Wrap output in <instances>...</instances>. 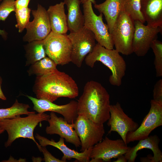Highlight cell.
Wrapping results in <instances>:
<instances>
[{"mask_svg": "<svg viewBox=\"0 0 162 162\" xmlns=\"http://www.w3.org/2000/svg\"><path fill=\"white\" fill-rule=\"evenodd\" d=\"M77 102L78 115L101 124H104L109 119L110 96L100 83L94 80L88 81Z\"/></svg>", "mask_w": 162, "mask_h": 162, "instance_id": "cell-1", "label": "cell"}, {"mask_svg": "<svg viewBox=\"0 0 162 162\" xmlns=\"http://www.w3.org/2000/svg\"><path fill=\"white\" fill-rule=\"evenodd\" d=\"M34 92L37 98L52 102L60 97L75 98L79 94V88L75 81L68 74L57 69L37 76Z\"/></svg>", "mask_w": 162, "mask_h": 162, "instance_id": "cell-2", "label": "cell"}, {"mask_svg": "<svg viewBox=\"0 0 162 162\" xmlns=\"http://www.w3.org/2000/svg\"><path fill=\"white\" fill-rule=\"evenodd\" d=\"M116 49H107L98 43L93 50L85 59L86 65L92 68L96 62H100L110 70L111 74L109 78L110 83L119 86L125 75L126 69V62Z\"/></svg>", "mask_w": 162, "mask_h": 162, "instance_id": "cell-3", "label": "cell"}, {"mask_svg": "<svg viewBox=\"0 0 162 162\" xmlns=\"http://www.w3.org/2000/svg\"><path fill=\"white\" fill-rule=\"evenodd\" d=\"M50 118V115L44 112L31 114L25 117L18 116L0 121V126L6 130L8 135L5 147L10 146L18 138H23L32 140L38 147L40 145L35 139L34 131L38 123L43 121H47Z\"/></svg>", "mask_w": 162, "mask_h": 162, "instance_id": "cell-4", "label": "cell"}, {"mask_svg": "<svg viewBox=\"0 0 162 162\" xmlns=\"http://www.w3.org/2000/svg\"><path fill=\"white\" fill-rule=\"evenodd\" d=\"M134 20L122 9L110 34L114 46L119 53L128 56L133 53Z\"/></svg>", "mask_w": 162, "mask_h": 162, "instance_id": "cell-5", "label": "cell"}, {"mask_svg": "<svg viewBox=\"0 0 162 162\" xmlns=\"http://www.w3.org/2000/svg\"><path fill=\"white\" fill-rule=\"evenodd\" d=\"M84 26L94 34L98 43L105 48L113 49L114 45L107 24L103 21V14L97 15L94 11L90 1L83 4Z\"/></svg>", "mask_w": 162, "mask_h": 162, "instance_id": "cell-6", "label": "cell"}, {"mask_svg": "<svg viewBox=\"0 0 162 162\" xmlns=\"http://www.w3.org/2000/svg\"><path fill=\"white\" fill-rule=\"evenodd\" d=\"M43 42L46 55L57 65H63L71 62L72 45L67 34L51 31Z\"/></svg>", "mask_w": 162, "mask_h": 162, "instance_id": "cell-7", "label": "cell"}, {"mask_svg": "<svg viewBox=\"0 0 162 162\" xmlns=\"http://www.w3.org/2000/svg\"><path fill=\"white\" fill-rule=\"evenodd\" d=\"M74 128L81 142V152L101 141L105 133L104 124L96 123L80 115L74 123Z\"/></svg>", "mask_w": 162, "mask_h": 162, "instance_id": "cell-8", "label": "cell"}, {"mask_svg": "<svg viewBox=\"0 0 162 162\" xmlns=\"http://www.w3.org/2000/svg\"><path fill=\"white\" fill-rule=\"evenodd\" d=\"M67 35L72 45L71 62L80 68L86 57L92 52L96 45L94 35L84 26Z\"/></svg>", "mask_w": 162, "mask_h": 162, "instance_id": "cell-9", "label": "cell"}, {"mask_svg": "<svg viewBox=\"0 0 162 162\" xmlns=\"http://www.w3.org/2000/svg\"><path fill=\"white\" fill-rule=\"evenodd\" d=\"M162 125V103L151 100L149 111L141 125L135 131L127 134V144L147 137L152 131Z\"/></svg>", "mask_w": 162, "mask_h": 162, "instance_id": "cell-10", "label": "cell"}, {"mask_svg": "<svg viewBox=\"0 0 162 162\" xmlns=\"http://www.w3.org/2000/svg\"><path fill=\"white\" fill-rule=\"evenodd\" d=\"M31 13L33 20L29 22L26 26V33L22 37V40L29 42L43 40L51 31L47 10L41 5L38 4L37 9L32 10Z\"/></svg>", "mask_w": 162, "mask_h": 162, "instance_id": "cell-11", "label": "cell"}, {"mask_svg": "<svg viewBox=\"0 0 162 162\" xmlns=\"http://www.w3.org/2000/svg\"><path fill=\"white\" fill-rule=\"evenodd\" d=\"M130 147L122 139L112 140L106 136L92 147L90 158L98 162H109L113 158L124 155Z\"/></svg>", "mask_w": 162, "mask_h": 162, "instance_id": "cell-12", "label": "cell"}, {"mask_svg": "<svg viewBox=\"0 0 162 162\" xmlns=\"http://www.w3.org/2000/svg\"><path fill=\"white\" fill-rule=\"evenodd\" d=\"M135 31L132 42L133 52L139 57L145 56L153 40L157 39L162 28L145 25L140 21H134Z\"/></svg>", "mask_w": 162, "mask_h": 162, "instance_id": "cell-13", "label": "cell"}, {"mask_svg": "<svg viewBox=\"0 0 162 162\" xmlns=\"http://www.w3.org/2000/svg\"><path fill=\"white\" fill-rule=\"evenodd\" d=\"M108 121L107 124L110 127L108 134L112 131L116 132L126 144L128 133L135 131L139 126L137 122L125 114L118 102L110 105V117Z\"/></svg>", "mask_w": 162, "mask_h": 162, "instance_id": "cell-14", "label": "cell"}, {"mask_svg": "<svg viewBox=\"0 0 162 162\" xmlns=\"http://www.w3.org/2000/svg\"><path fill=\"white\" fill-rule=\"evenodd\" d=\"M26 96L32 101L33 109L38 113L51 111L60 114L69 124H74L78 115L77 112V102L73 100L64 105H58L47 100Z\"/></svg>", "mask_w": 162, "mask_h": 162, "instance_id": "cell-15", "label": "cell"}, {"mask_svg": "<svg viewBox=\"0 0 162 162\" xmlns=\"http://www.w3.org/2000/svg\"><path fill=\"white\" fill-rule=\"evenodd\" d=\"M47 121L49 123L45 130L47 134L58 135L66 142L73 144L76 147L80 146L81 142L74 128V124L68 123L63 118L58 117L53 112H51Z\"/></svg>", "mask_w": 162, "mask_h": 162, "instance_id": "cell-16", "label": "cell"}, {"mask_svg": "<svg viewBox=\"0 0 162 162\" xmlns=\"http://www.w3.org/2000/svg\"><path fill=\"white\" fill-rule=\"evenodd\" d=\"M35 137L38 140L41 146L46 147L48 145L51 146L59 149L63 154L61 160L64 162L73 158L80 162H88L90 160V155L92 147L83 152H79L69 148L65 144L64 139L63 138L60 137L58 141L56 142L53 139L50 140L38 134H36Z\"/></svg>", "mask_w": 162, "mask_h": 162, "instance_id": "cell-17", "label": "cell"}, {"mask_svg": "<svg viewBox=\"0 0 162 162\" xmlns=\"http://www.w3.org/2000/svg\"><path fill=\"white\" fill-rule=\"evenodd\" d=\"M160 139L156 135H151L147 137L139 140L135 146L130 147L124 155L128 162H134L137 156V152L144 148L150 149L152 151L154 155L149 156L150 162H161L162 152L159 144Z\"/></svg>", "mask_w": 162, "mask_h": 162, "instance_id": "cell-18", "label": "cell"}, {"mask_svg": "<svg viewBox=\"0 0 162 162\" xmlns=\"http://www.w3.org/2000/svg\"><path fill=\"white\" fill-rule=\"evenodd\" d=\"M140 6L147 25L162 28V0H140Z\"/></svg>", "mask_w": 162, "mask_h": 162, "instance_id": "cell-19", "label": "cell"}, {"mask_svg": "<svg viewBox=\"0 0 162 162\" xmlns=\"http://www.w3.org/2000/svg\"><path fill=\"white\" fill-rule=\"evenodd\" d=\"M63 2L50 6L47 10L51 32L60 34H66L68 30L67 19Z\"/></svg>", "mask_w": 162, "mask_h": 162, "instance_id": "cell-20", "label": "cell"}, {"mask_svg": "<svg viewBox=\"0 0 162 162\" xmlns=\"http://www.w3.org/2000/svg\"><path fill=\"white\" fill-rule=\"evenodd\" d=\"M68 11L67 15L68 30L78 31L84 26V18L80 8L81 0H64Z\"/></svg>", "mask_w": 162, "mask_h": 162, "instance_id": "cell-21", "label": "cell"}, {"mask_svg": "<svg viewBox=\"0 0 162 162\" xmlns=\"http://www.w3.org/2000/svg\"><path fill=\"white\" fill-rule=\"evenodd\" d=\"M94 6L104 15L110 34L122 10V0H106L102 3L95 4Z\"/></svg>", "mask_w": 162, "mask_h": 162, "instance_id": "cell-22", "label": "cell"}, {"mask_svg": "<svg viewBox=\"0 0 162 162\" xmlns=\"http://www.w3.org/2000/svg\"><path fill=\"white\" fill-rule=\"evenodd\" d=\"M25 56L27 64H34L46 57L43 40L33 41L25 45Z\"/></svg>", "mask_w": 162, "mask_h": 162, "instance_id": "cell-23", "label": "cell"}, {"mask_svg": "<svg viewBox=\"0 0 162 162\" xmlns=\"http://www.w3.org/2000/svg\"><path fill=\"white\" fill-rule=\"evenodd\" d=\"M57 65L53 60L46 56L32 64L29 70V74H35L37 76H42L57 70Z\"/></svg>", "mask_w": 162, "mask_h": 162, "instance_id": "cell-24", "label": "cell"}, {"mask_svg": "<svg viewBox=\"0 0 162 162\" xmlns=\"http://www.w3.org/2000/svg\"><path fill=\"white\" fill-rule=\"evenodd\" d=\"M29 105L18 102L16 100L12 106L7 108L0 109V121L4 119L11 118L16 116L25 114L28 115L35 113L34 111H29Z\"/></svg>", "mask_w": 162, "mask_h": 162, "instance_id": "cell-25", "label": "cell"}, {"mask_svg": "<svg viewBox=\"0 0 162 162\" xmlns=\"http://www.w3.org/2000/svg\"><path fill=\"white\" fill-rule=\"evenodd\" d=\"M122 9L134 20L144 23L145 21L141 11L140 0H122Z\"/></svg>", "mask_w": 162, "mask_h": 162, "instance_id": "cell-26", "label": "cell"}, {"mask_svg": "<svg viewBox=\"0 0 162 162\" xmlns=\"http://www.w3.org/2000/svg\"><path fill=\"white\" fill-rule=\"evenodd\" d=\"M31 11L28 7L16 9L14 12L17 23L15 26L19 33L22 32L30 22Z\"/></svg>", "mask_w": 162, "mask_h": 162, "instance_id": "cell-27", "label": "cell"}, {"mask_svg": "<svg viewBox=\"0 0 162 162\" xmlns=\"http://www.w3.org/2000/svg\"><path fill=\"white\" fill-rule=\"evenodd\" d=\"M151 48L155 56L154 64L157 77L162 76V42L155 39L152 42Z\"/></svg>", "mask_w": 162, "mask_h": 162, "instance_id": "cell-28", "label": "cell"}, {"mask_svg": "<svg viewBox=\"0 0 162 162\" xmlns=\"http://www.w3.org/2000/svg\"><path fill=\"white\" fill-rule=\"evenodd\" d=\"M16 0H2L0 4V21H5L10 14L16 10Z\"/></svg>", "mask_w": 162, "mask_h": 162, "instance_id": "cell-29", "label": "cell"}, {"mask_svg": "<svg viewBox=\"0 0 162 162\" xmlns=\"http://www.w3.org/2000/svg\"><path fill=\"white\" fill-rule=\"evenodd\" d=\"M154 100L162 103V79L158 81L154 85L153 90Z\"/></svg>", "mask_w": 162, "mask_h": 162, "instance_id": "cell-30", "label": "cell"}, {"mask_svg": "<svg viewBox=\"0 0 162 162\" xmlns=\"http://www.w3.org/2000/svg\"><path fill=\"white\" fill-rule=\"evenodd\" d=\"M40 152L43 153L45 162H64L61 160L58 159L53 156L46 149V147L40 145L38 148Z\"/></svg>", "mask_w": 162, "mask_h": 162, "instance_id": "cell-31", "label": "cell"}, {"mask_svg": "<svg viewBox=\"0 0 162 162\" xmlns=\"http://www.w3.org/2000/svg\"><path fill=\"white\" fill-rule=\"evenodd\" d=\"M31 0H16L15 6L16 9L28 7Z\"/></svg>", "mask_w": 162, "mask_h": 162, "instance_id": "cell-32", "label": "cell"}, {"mask_svg": "<svg viewBox=\"0 0 162 162\" xmlns=\"http://www.w3.org/2000/svg\"><path fill=\"white\" fill-rule=\"evenodd\" d=\"M117 158V159L115 161V162H126L128 161V160L125 157L124 155H122L119 156Z\"/></svg>", "mask_w": 162, "mask_h": 162, "instance_id": "cell-33", "label": "cell"}, {"mask_svg": "<svg viewBox=\"0 0 162 162\" xmlns=\"http://www.w3.org/2000/svg\"><path fill=\"white\" fill-rule=\"evenodd\" d=\"M0 35L4 40H6L8 37V33L5 30L0 29Z\"/></svg>", "mask_w": 162, "mask_h": 162, "instance_id": "cell-34", "label": "cell"}, {"mask_svg": "<svg viewBox=\"0 0 162 162\" xmlns=\"http://www.w3.org/2000/svg\"><path fill=\"white\" fill-rule=\"evenodd\" d=\"M0 99L2 100H5L7 99L6 97L4 94L1 88V82L0 78Z\"/></svg>", "mask_w": 162, "mask_h": 162, "instance_id": "cell-35", "label": "cell"}, {"mask_svg": "<svg viewBox=\"0 0 162 162\" xmlns=\"http://www.w3.org/2000/svg\"><path fill=\"white\" fill-rule=\"evenodd\" d=\"M81 3L82 4L83 3L87 2V1H90L91 2L92 4H96V1L94 0H81Z\"/></svg>", "mask_w": 162, "mask_h": 162, "instance_id": "cell-36", "label": "cell"}, {"mask_svg": "<svg viewBox=\"0 0 162 162\" xmlns=\"http://www.w3.org/2000/svg\"><path fill=\"white\" fill-rule=\"evenodd\" d=\"M5 130L0 126V135L4 132Z\"/></svg>", "mask_w": 162, "mask_h": 162, "instance_id": "cell-37", "label": "cell"}, {"mask_svg": "<svg viewBox=\"0 0 162 162\" xmlns=\"http://www.w3.org/2000/svg\"><path fill=\"white\" fill-rule=\"evenodd\" d=\"M2 0H0V2H1V1H2Z\"/></svg>", "mask_w": 162, "mask_h": 162, "instance_id": "cell-38", "label": "cell"}]
</instances>
